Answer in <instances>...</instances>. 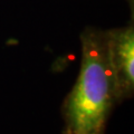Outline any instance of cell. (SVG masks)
<instances>
[{"label": "cell", "instance_id": "6da1fadb", "mask_svg": "<svg viewBox=\"0 0 134 134\" xmlns=\"http://www.w3.org/2000/svg\"><path fill=\"white\" fill-rule=\"evenodd\" d=\"M81 45L78 77L62 106L64 134H104L112 110L120 103L107 31L86 27L81 34Z\"/></svg>", "mask_w": 134, "mask_h": 134}, {"label": "cell", "instance_id": "7a4b0ae2", "mask_svg": "<svg viewBox=\"0 0 134 134\" xmlns=\"http://www.w3.org/2000/svg\"><path fill=\"white\" fill-rule=\"evenodd\" d=\"M108 54L114 72L120 103L131 98L134 93V26L108 29Z\"/></svg>", "mask_w": 134, "mask_h": 134}]
</instances>
